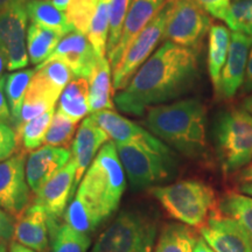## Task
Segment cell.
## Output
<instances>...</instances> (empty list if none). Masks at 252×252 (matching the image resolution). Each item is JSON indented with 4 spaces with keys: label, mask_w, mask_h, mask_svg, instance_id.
I'll list each match as a JSON object with an SVG mask.
<instances>
[{
    "label": "cell",
    "mask_w": 252,
    "mask_h": 252,
    "mask_svg": "<svg viewBox=\"0 0 252 252\" xmlns=\"http://www.w3.org/2000/svg\"><path fill=\"white\" fill-rule=\"evenodd\" d=\"M15 242L37 252H47L49 249L48 215L39 204L34 203L15 217Z\"/></svg>",
    "instance_id": "obj_20"
},
{
    "label": "cell",
    "mask_w": 252,
    "mask_h": 252,
    "mask_svg": "<svg viewBox=\"0 0 252 252\" xmlns=\"http://www.w3.org/2000/svg\"><path fill=\"white\" fill-rule=\"evenodd\" d=\"M173 1L174 0H169L162 11L131 41L121 60L113 68L112 82L113 89L116 91L125 89L138 69L153 54L158 43L165 35L166 25L171 14Z\"/></svg>",
    "instance_id": "obj_8"
},
{
    "label": "cell",
    "mask_w": 252,
    "mask_h": 252,
    "mask_svg": "<svg viewBox=\"0 0 252 252\" xmlns=\"http://www.w3.org/2000/svg\"><path fill=\"white\" fill-rule=\"evenodd\" d=\"M99 56L86 34L74 31L63 36L48 60H59L74 74V77H89ZM105 58V56H104Z\"/></svg>",
    "instance_id": "obj_15"
},
{
    "label": "cell",
    "mask_w": 252,
    "mask_h": 252,
    "mask_svg": "<svg viewBox=\"0 0 252 252\" xmlns=\"http://www.w3.org/2000/svg\"><path fill=\"white\" fill-rule=\"evenodd\" d=\"M5 84L6 76L0 77V121L2 122H11V110L7 102V97L5 93Z\"/></svg>",
    "instance_id": "obj_41"
},
{
    "label": "cell",
    "mask_w": 252,
    "mask_h": 252,
    "mask_svg": "<svg viewBox=\"0 0 252 252\" xmlns=\"http://www.w3.org/2000/svg\"><path fill=\"white\" fill-rule=\"evenodd\" d=\"M17 145V131L7 122L0 121V162L14 156Z\"/></svg>",
    "instance_id": "obj_38"
},
{
    "label": "cell",
    "mask_w": 252,
    "mask_h": 252,
    "mask_svg": "<svg viewBox=\"0 0 252 252\" xmlns=\"http://www.w3.org/2000/svg\"><path fill=\"white\" fill-rule=\"evenodd\" d=\"M109 138L118 143H137V141L152 140L156 135L141 127L135 123L128 121L113 110H103L91 115Z\"/></svg>",
    "instance_id": "obj_21"
},
{
    "label": "cell",
    "mask_w": 252,
    "mask_h": 252,
    "mask_svg": "<svg viewBox=\"0 0 252 252\" xmlns=\"http://www.w3.org/2000/svg\"><path fill=\"white\" fill-rule=\"evenodd\" d=\"M70 1L71 0H53V4H54L59 9H61L62 12H65V13H67Z\"/></svg>",
    "instance_id": "obj_48"
},
{
    "label": "cell",
    "mask_w": 252,
    "mask_h": 252,
    "mask_svg": "<svg viewBox=\"0 0 252 252\" xmlns=\"http://www.w3.org/2000/svg\"><path fill=\"white\" fill-rule=\"evenodd\" d=\"M109 135L91 117L82 122L71 144V159L76 163V187L96 158L102 145L106 144Z\"/></svg>",
    "instance_id": "obj_19"
},
{
    "label": "cell",
    "mask_w": 252,
    "mask_h": 252,
    "mask_svg": "<svg viewBox=\"0 0 252 252\" xmlns=\"http://www.w3.org/2000/svg\"><path fill=\"white\" fill-rule=\"evenodd\" d=\"M214 138L224 172L238 171L252 162V116L245 109L220 112L215 122Z\"/></svg>",
    "instance_id": "obj_5"
},
{
    "label": "cell",
    "mask_w": 252,
    "mask_h": 252,
    "mask_svg": "<svg viewBox=\"0 0 252 252\" xmlns=\"http://www.w3.org/2000/svg\"><path fill=\"white\" fill-rule=\"evenodd\" d=\"M243 91L244 93H252V48H251L250 55H249L247 71H245Z\"/></svg>",
    "instance_id": "obj_42"
},
{
    "label": "cell",
    "mask_w": 252,
    "mask_h": 252,
    "mask_svg": "<svg viewBox=\"0 0 252 252\" xmlns=\"http://www.w3.org/2000/svg\"><path fill=\"white\" fill-rule=\"evenodd\" d=\"M146 126L186 157H201L207 150V111L197 98L160 104L149 109Z\"/></svg>",
    "instance_id": "obj_2"
},
{
    "label": "cell",
    "mask_w": 252,
    "mask_h": 252,
    "mask_svg": "<svg viewBox=\"0 0 252 252\" xmlns=\"http://www.w3.org/2000/svg\"><path fill=\"white\" fill-rule=\"evenodd\" d=\"M71 159L68 149L46 145L32 151L26 160V179L33 193H37Z\"/></svg>",
    "instance_id": "obj_17"
},
{
    "label": "cell",
    "mask_w": 252,
    "mask_h": 252,
    "mask_svg": "<svg viewBox=\"0 0 252 252\" xmlns=\"http://www.w3.org/2000/svg\"><path fill=\"white\" fill-rule=\"evenodd\" d=\"M26 160L21 152L0 162V208L15 217L26 209L31 198Z\"/></svg>",
    "instance_id": "obj_11"
},
{
    "label": "cell",
    "mask_w": 252,
    "mask_h": 252,
    "mask_svg": "<svg viewBox=\"0 0 252 252\" xmlns=\"http://www.w3.org/2000/svg\"><path fill=\"white\" fill-rule=\"evenodd\" d=\"M200 234L215 252H252V238L228 216L209 217Z\"/></svg>",
    "instance_id": "obj_13"
},
{
    "label": "cell",
    "mask_w": 252,
    "mask_h": 252,
    "mask_svg": "<svg viewBox=\"0 0 252 252\" xmlns=\"http://www.w3.org/2000/svg\"><path fill=\"white\" fill-rule=\"evenodd\" d=\"M54 113L55 109L49 110L39 117L24 123L15 130L18 134V141H21L25 150L32 152L40 149L41 145L45 144L47 132L54 117Z\"/></svg>",
    "instance_id": "obj_32"
},
{
    "label": "cell",
    "mask_w": 252,
    "mask_h": 252,
    "mask_svg": "<svg viewBox=\"0 0 252 252\" xmlns=\"http://www.w3.org/2000/svg\"><path fill=\"white\" fill-rule=\"evenodd\" d=\"M14 224L15 220L11 214L0 208V242L6 243L13 238Z\"/></svg>",
    "instance_id": "obj_40"
},
{
    "label": "cell",
    "mask_w": 252,
    "mask_h": 252,
    "mask_svg": "<svg viewBox=\"0 0 252 252\" xmlns=\"http://www.w3.org/2000/svg\"><path fill=\"white\" fill-rule=\"evenodd\" d=\"M200 64L196 49L165 41L115 96L119 111L143 116L146 109L180 98L196 86Z\"/></svg>",
    "instance_id": "obj_1"
},
{
    "label": "cell",
    "mask_w": 252,
    "mask_h": 252,
    "mask_svg": "<svg viewBox=\"0 0 252 252\" xmlns=\"http://www.w3.org/2000/svg\"><path fill=\"white\" fill-rule=\"evenodd\" d=\"M111 63L106 58H99L91 70L89 81V111L98 112L103 110H113L112 100Z\"/></svg>",
    "instance_id": "obj_22"
},
{
    "label": "cell",
    "mask_w": 252,
    "mask_h": 252,
    "mask_svg": "<svg viewBox=\"0 0 252 252\" xmlns=\"http://www.w3.org/2000/svg\"><path fill=\"white\" fill-rule=\"evenodd\" d=\"M168 1L169 0H132L123 27L121 40L115 50L109 55L112 69L116 67L131 41L162 11Z\"/></svg>",
    "instance_id": "obj_18"
},
{
    "label": "cell",
    "mask_w": 252,
    "mask_h": 252,
    "mask_svg": "<svg viewBox=\"0 0 252 252\" xmlns=\"http://www.w3.org/2000/svg\"><path fill=\"white\" fill-rule=\"evenodd\" d=\"M64 222L77 231L90 234L104 222L102 214L81 193L76 191L72 201L64 212Z\"/></svg>",
    "instance_id": "obj_26"
},
{
    "label": "cell",
    "mask_w": 252,
    "mask_h": 252,
    "mask_svg": "<svg viewBox=\"0 0 252 252\" xmlns=\"http://www.w3.org/2000/svg\"><path fill=\"white\" fill-rule=\"evenodd\" d=\"M35 69H26V70L15 71L6 76L5 93L11 110V123L17 128L20 121V113L23 109L24 99L26 97L28 87L32 78L34 76Z\"/></svg>",
    "instance_id": "obj_29"
},
{
    "label": "cell",
    "mask_w": 252,
    "mask_h": 252,
    "mask_svg": "<svg viewBox=\"0 0 252 252\" xmlns=\"http://www.w3.org/2000/svg\"><path fill=\"white\" fill-rule=\"evenodd\" d=\"M224 21L232 32L252 36V0H235Z\"/></svg>",
    "instance_id": "obj_35"
},
{
    "label": "cell",
    "mask_w": 252,
    "mask_h": 252,
    "mask_svg": "<svg viewBox=\"0 0 252 252\" xmlns=\"http://www.w3.org/2000/svg\"><path fill=\"white\" fill-rule=\"evenodd\" d=\"M0 252H7V249H6V244L0 242Z\"/></svg>",
    "instance_id": "obj_51"
},
{
    "label": "cell",
    "mask_w": 252,
    "mask_h": 252,
    "mask_svg": "<svg viewBox=\"0 0 252 252\" xmlns=\"http://www.w3.org/2000/svg\"><path fill=\"white\" fill-rule=\"evenodd\" d=\"M124 168L115 141L103 145L78 185L77 191L97 208L104 219L117 210L125 191Z\"/></svg>",
    "instance_id": "obj_3"
},
{
    "label": "cell",
    "mask_w": 252,
    "mask_h": 252,
    "mask_svg": "<svg viewBox=\"0 0 252 252\" xmlns=\"http://www.w3.org/2000/svg\"><path fill=\"white\" fill-rule=\"evenodd\" d=\"M99 0H71L67 11L68 20L75 31L88 34L91 19Z\"/></svg>",
    "instance_id": "obj_37"
},
{
    "label": "cell",
    "mask_w": 252,
    "mask_h": 252,
    "mask_svg": "<svg viewBox=\"0 0 252 252\" xmlns=\"http://www.w3.org/2000/svg\"><path fill=\"white\" fill-rule=\"evenodd\" d=\"M132 0H112L111 2V14H110V26L108 46H106V54L108 56L117 47L121 40L123 27L128 8H130Z\"/></svg>",
    "instance_id": "obj_36"
},
{
    "label": "cell",
    "mask_w": 252,
    "mask_h": 252,
    "mask_svg": "<svg viewBox=\"0 0 252 252\" xmlns=\"http://www.w3.org/2000/svg\"><path fill=\"white\" fill-rule=\"evenodd\" d=\"M7 69V56L5 52L0 48V77H2V74Z\"/></svg>",
    "instance_id": "obj_47"
},
{
    "label": "cell",
    "mask_w": 252,
    "mask_h": 252,
    "mask_svg": "<svg viewBox=\"0 0 252 252\" xmlns=\"http://www.w3.org/2000/svg\"><path fill=\"white\" fill-rule=\"evenodd\" d=\"M112 0H99L88 31V39L99 56L106 55Z\"/></svg>",
    "instance_id": "obj_31"
},
{
    "label": "cell",
    "mask_w": 252,
    "mask_h": 252,
    "mask_svg": "<svg viewBox=\"0 0 252 252\" xmlns=\"http://www.w3.org/2000/svg\"><path fill=\"white\" fill-rule=\"evenodd\" d=\"M244 109L247 110V111L252 116V94H251V96H249L247 99H245Z\"/></svg>",
    "instance_id": "obj_50"
},
{
    "label": "cell",
    "mask_w": 252,
    "mask_h": 252,
    "mask_svg": "<svg viewBox=\"0 0 252 252\" xmlns=\"http://www.w3.org/2000/svg\"><path fill=\"white\" fill-rule=\"evenodd\" d=\"M239 190H241L242 194L252 197V182H244V184L239 187Z\"/></svg>",
    "instance_id": "obj_49"
},
{
    "label": "cell",
    "mask_w": 252,
    "mask_h": 252,
    "mask_svg": "<svg viewBox=\"0 0 252 252\" xmlns=\"http://www.w3.org/2000/svg\"><path fill=\"white\" fill-rule=\"evenodd\" d=\"M197 238L184 224L166 225L158 239L154 252H194Z\"/></svg>",
    "instance_id": "obj_30"
},
{
    "label": "cell",
    "mask_w": 252,
    "mask_h": 252,
    "mask_svg": "<svg viewBox=\"0 0 252 252\" xmlns=\"http://www.w3.org/2000/svg\"><path fill=\"white\" fill-rule=\"evenodd\" d=\"M9 252H37L33 249L25 247V245L18 243V242H12L11 245H9Z\"/></svg>",
    "instance_id": "obj_44"
},
{
    "label": "cell",
    "mask_w": 252,
    "mask_h": 252,
    "mask_svg": "<svg viewBox=\"0 0 252 252\" xmlns=\"http://www.w3.org/2000/svg\"><path fill=\"white\" fill-rule=\"evenodd\" d=\"M252 48V36L232 32L228 58L220 74L219 96L223 98L234 97L243 86L248 60Z\"/></svg>",
    "instance_id": "obj_16"
},
{
    "label": "cell",
    "mask_w": 252,
    "mask_h": 252,
    "mask_svg": "<svg viewBox=\"0 0 252 252\" xmlns=\"http://www.w3.org/2000/svg\"><path fill=\"white\" fill-rule=\"evenodd\" d=\"M194 252H215V251H214L213 249L206 243V241H204L202 237H200L197 238L196 245H195L194 248Z\"/></svg>",
    "instance_id": "obj_43"
},
{
    "label": "cell",
    "mask_w": 252,
    "mask_h": 252,
    "mask_svg": "<svg viewBox=\"0 0 252 252\" xmlns=\"http://www.w3.org/2000/svg\"><path fill=\"white\" fill-rule=\"evenodd\" d=\"M26 11L31 23L54 31L60 35L65 36L75 31L72 25L69 23L67 13L62 12L48 0L27 1Z\"/></svg>",
    "instance_id": "obj_25"
},
{
    "label": "cell",
    "mask_w": 252,
    "mask_h": 252,
    "mask_svg": "<svg viewBox=\"0 0 252 252\" xmlns=\"http://www.w3.org/2000/svg\"><path fill=\"white\" fill-rule=\"evenodd\" d=\"M208 14L220 20H225L230 8V0H195Z\"/></svg>",
    "instance_id": "obj_39"
},
{
    "label": "cell",
    "mask_w": 252,
    "mask_h": 252,
    "mask_svg": "<svg viewBox=\"0 0 252 252\" xmlns=\"http://www.w3.org/2000/svg\"><path fill=\"white\" fill-rule=\"evenodd\" d=\"M116 147L133 189L166 181L175 168L174 154L157 137L147 141L118 143Z\"/></svg>",
    "instance_id": "obj_4"
},
{
    "label": "cell",
    "mask_w": 252,
    "mask_h": 252,
    "mask_svg": "<svg viewBox=\"0 0 252 252\" xmlns=\"http://www.w3.org/2000/svg\"><path fill=\"white\" fill-rule=\"evenodd\" d=\"M48 226L52 252H87L90 248L89 236L77 231L65 222L48 217Z\"/></svg>",
    "instance_id": "obj_27"
},
{
    "label": "cell",
    "mask_w": 252,
    "mask_h": 252,
    "mask_svg": "<svg viewBox=\"0 0 252 252\" xmlns=\"http://www.w3.org/2000/svg\"><path fill=\"white\" fill-rule=\"evenodd\" d=\"M210 27L209 14L195 0H174L163 36L175 45L196 49Z\"/></svg>",
    "instance_id": "obj_9"
},
{
    "label": "cell",
    "mask_w": 252,
    "mask_h": 252,
    "mask_svg": "<svg viewBox=\"0 0 252 252\" xmlns=\"http://www.w3.org/2000/svg\"><path fill=\"white\" fill-rule=\"evenodd\" d=\"M151 193L173 219L189 226H202L214 209L215 193L209 186L196 180L153 187Z\"/></svg>",
    "instance_id": "obj_6"
},
{
    "label": "cell",
    "mask_w": 252,
    "mask_h": 252,
    "mask_svg": "<svg viewBox=\"0 0 252 252\" xmlns=\"http://www.w3.org/2000/svg\"><path fill=\"white\" fill-rule=\"evenodd\" d=\"M72 78L74 74L67 64L59 60H47L36 67L24 100L55 108L63 90Z\"/></svg>",
    "instance_id": "obj_12"
},
{
    "label": "cell",
    "mask_w": 252,
    "mask_h": 252,
    "mask_svg": "<svg viewBox=\"0 0 252 252\" xmlns=\"http://www.w3.org/2000/svg\"><path fill=\"white\" fill-rule=\"evenodd\" d=\"M27 0H0V11L11 7L17 4H26Z\"/></svg>",
    "instance_id": "obj_46"
},
{
    "label": "cell",
    "mask_w": 252,
    "mask_h": 252,
    "mask_svg": "<svg viewBox=\"0 0 252 252\" xmlns=\"http://www.w3.org/2000/svg\"><path fill=\"white\" fill-rule=\"evenodd\" d=\"M56 32L31 23L27 28V52L32 64L36 67L47 61L62 39Z\"/></svg>",
    "instance_id": "obj_28"
},
{
    "label": "cell",
    "mask_w": 252,
    "mask_h": 252,
    "mask_svg": "<svg viewBox=\"0 0 252 252\" xmlns=\"http://www.w3.org/2000/svg\"><path fill=\"white\" fill-rule=\"evenodd\" d=\"M26 4L0 11V48L7 56V69L11 71L24 69L31 62L25 42L28 21Z\"/></svg>",
    "instance_id": "obj_10"
},
{
    "label": "cell",
    "mask_w": 252,
    "mask_h": 252,
    "mask_svg": "<svg viewBox=\"0 0 252 252\" xmlns=\"http://www.w3.org/2000/svg\"><path fill=\"white\" fill-rule=\"evenodd\" d=\"M58 111L72 121L80 122L89 113V81L86 77H74L59 98Z\"/></svg>",
    "instance_id": "obj_24"
},
{
    "label": "cell",
    "mask_w": 252,
    "mask_h": 252,
    "mask_svg": "<svg viewBox=\"0 0 252 252\" xmlns=\"http://www.w3.org/2000/svg\"><path fill=\"white\" fill-rule=\"evenodd\" d=\"M157 223L145 214L125 210L97 238L91 252H152Z\"/></svg>",
    "instance_id": "obj_7"
},
{
    "label": "cell",
    "mask_w": 252,
    "mask_h": 252,
    "mask_svg": "<svg viewBox=\"0 0 252 252\" xmlns=\"http://www.w3.org/2000/svg\"><path fill=\"white\" fill-rule=\"evenodd\" d=\"M231 34L229 28L216 24L210 27L208 36V72L216 94L220 93V74L228 58Z\"/></svg>",
    "instance_id": "obj_23"
},
{
    "label": "cell",
    "mask_w": 252,
    "mask_h": 252,
    "mask_svg": "<svg viewBox=\"0 0 252 252\" xmlns=\"http://www.w3.org/2000/svg\"><path fill=\"white\" fill-rule=\"evenodd\" d=\"M76 188V163L70 159L36 193L35 203L46 210L50 219L61 220L69 198Z\"/></svg>",
    "instance_id": "obj_14"
},
{
    "label": "cell",
    "mask_w": 252,
    "mask_h": 252,
    "mask_svg": "<svg viewBox=\"0 0 252 252\" xmlns=\"http://www.w3.org/2000/svg\"><path fill=\"white\" fill-rule=\"evenodd\" d=\"M239 179L243 182H252V162L249 163L242 171L241 174H239Z\"/></svg>",
    "instance_id": "obj_45"
},
{
    "label": "cell",
    "mask_w": 252,
    "mask_h": 252,
    "mask_svg": "<svg viewBox=\"0 0 252 252\" xmlns=\"http://www.w3.org/2000/svg\"><path fill=\"white\" fill-rule=\"evenodd\" d=\"M77 122L72 121L62 112L56 111L52 119L50 126L46 135V145L55 147L69 149L71 147L72 138L76 131Z\"/></svg>",
    "instance_id": "obj_34"
},
{
    "label": "cell",
    "mask_w": 252,
    "mask_h": 252,
    "mask_svg": "<svg viewBox=\"0 0 252 252\" xmlns=\"http://www.w3.org/2000/svg\"><path fill=\"white\" fill-rule=\"evenodd\" d=\"M220 210L230 219L235 220L252 238V197L230 193L220 202Z\"/></svg>",
    "instance_id": "obj_33"
}]
</instances>
